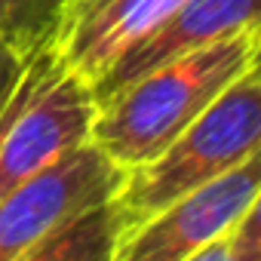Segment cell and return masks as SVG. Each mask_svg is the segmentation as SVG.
Returning <instances> with one entry per match:
<instances>
[{
    "label": "cell",
    "instance_id": "6da1fadb",
    "mask_svg": "<svg viewBox=\"0 0 261 261\" xmlns=\"http://www.w3.org/2000/svg\"><path fill=\"white\" fill-rule=\"evenodd\" d=\"M261 25L172 59L98 101L89 142L123 172L157 157L233 80L258 68Z\"/></svg>",
    "mask_w": 261,
    "mask_h": 261
},
{
    "label": "cell",
    "instance_id": "7a4b0ae2",
    "mask_svg": "<svg viewBox=\"0 0 261 261\" xmlns=\"http://www.w3.org/2000/svg\"><path fill=\"white\" fill-rule=\"evenodd\" d=\"M261 148V71L233 80L191 126L148 163L129 169L114 206L123 230L142 224L172 200L221 178Z\"/></svg>",
    "mask_w": 261,
    "mask_h": 261
},
{
    "label": "cell",
    "instance_id": "3957f363",
    "mask_svg": "<svg viewBox=\"0 0 261 261\" xmlns=\"http://www.w3.org/2000/svg\"><path fill=\"white\" fill-rule=\"evenodd\" d=\"M95 111L89 83L71 74L49 43L34 53L0 120V200L89 142Z\"/></svg>",
    "mask_w": 261,
    "mask_h": 261
},
{
    "label": "cell",
    "instance_id": "277c9868",
    "mask_svg": "<svg viewBox=\"0 0 261 261\" xmlns=\"http://www.w3.org/2000/svg\"><path fill=\"white\" fill-rule=\"evenodd\" d=\"M123 175L126 172L92 142H83L10 191L0 200V261L22 258L74 215L111 200L120 191Z\"/></svg>",
    "mask_w": 261,
    "mask_h": 261
},
{
    "label": "cell",
    "instance_id": "5b68a950",
    "mask_svg": "<svg viewBox=\"0 0 261 261\" xmlns=\"http://www.w3.org/2000/svg\"><path fill=\"white\" fill-rule=\"evenodd\" d=\"M258 197L261 154L123 230L114 261H188L240 224L243 215L258 206Z\"/></svg>",
    "mask_w": 261,
    "mask_h": 261
},
{
    "label": "cell",
    "instance_id": "8992f818",
    "mask_svg": "<svg viewBox=\"0 0 261 261\" xmlns=\"http://www.w3.org/2000/svg\"><path fill=\"white\" fill-rule=\"evenodd\" d=\"M181 0H68L53 37V56L89 89Z\"/></svg>",
    "mask_w": 261,
    "mask_h": 261
},
{
    "label": "cell",
    "instance_id": "52a82bcc",
    "mask_svg": "<svg viewBox=\"0 0 261 261\" xmlns=\"http://www.w3.org/2000/svg\"><path fill=\"white\" fill-rule=\"evenodd\" d=\"M249 25H261L258 0H181L148 37H142L126 56H120V62L92 86L95 105L139 80L142 74L194 49H203L227 34H237Z\"/></svg>",
    "mask_w": 261,
    "mask_h": 261
},
{
    "label": "cell",
    "instance_id": "ba28073f",
    "mask_svg": "<svg viewBox=\"0 0 261 261\" xmlns=\"http://www.w3.org/2000/svg\"><path fill=\"white\" fill-rule=\"evenodd\" d=\"M123 237V221L114 197L74 215L31 252L16 261H114V249Z\"/></svg>",
    "mask_w": 261,
    "mask_h": 261
},
{
    "label": "cell",
    "instance_id": "9c48e42d",
    "mask_svg": "<svg viewBox=\"0 0 261 261\" xmlns=\"http://www.w3.org/2000/svg\"><path fill=\"white\" fill-rule=\"evenodd\" d=\"M68 0H0V43L31 59L40 53Z\"/></svg>",
    "mask_w": 261,
    "mask_h": 261
},
{
    "label": "cell",
    "instance_id": "30bf717a",
    "mask_svg": "<svg viewBox=\"0 0 261 261\" xmlns=\"http://www.w3.org/2000/svg\"><path fill=\"white\" fill-rule=\"evenodd\" d=\"M188 261H261V209H249L240 224Z\"/></svg>",
    "mask_w": 261,
    "mask_h": 261
},
{
    "label": "cell",
    "instance_id": "8fae6325",
    "mask_svg": "<svg viewBox=\"0 0 261 261\" xmlns=\"http://www.w3.org/2000/svg\"><path fill=\"white\" fill-rule=\"evenodd\" d=\"M28 62L31 59L19 56L7 43H0V120H4V114H7V108H10V101H13L22 77H25V71H28Z\"/></svg>",
    "mask_w": 261,
    "mask_h": 261
}]
</instances>
